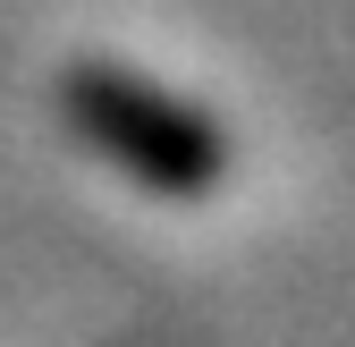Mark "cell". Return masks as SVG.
Listing matches in <instances>:
<instances>
[{"label": "cell", "mask_w": 355, "mask_h": 347, "mask_svg": "<svg viewBox=\"0 0 355 347\" xmlns=\"http://www.w3.org/2000/svg\"><path fill=\"white\" fill-rule=\"evenodd\" d=\"M68 119L110 169H127L153 195H203L229 169V136L195 102L161 94L136 68H76L68 76Z\"/></svg>", "instance_id": "obj_1"}]
</instances>
